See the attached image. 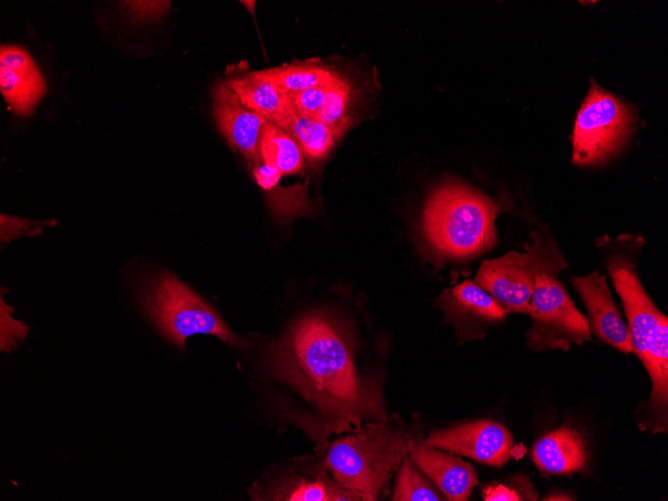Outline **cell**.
<instances>
[{
  "mask_svg": "<svg viewBox=\"0 0 668 501\" xmlns=\"http://www.w3.org/2000/svg\"><path fill=\"white\" fill-rule=\"evenodd\" d=\"M269 366L291 395L285 420L314 443L317 456L325 454L331 435L391 415L382 372L360 369L350 331L325 310L296 319L273 348Z\"/></svg>",
  "mask_w": 668,
  "mask_h": 501,
  "instance_id": "1",
  "label": "cell"
},
{
  "mask_svg": "<svg viewBox=\"0 0 668 501\" xmlns=\"http://www.w3.org/2000/svg\"><path fill=\"white\" fill-rule=\"evenodd\" d=\"M631 237L618 238L607 256V270L620 296L632 339L633 353L644 365L652 384L641 429L668 430V318L654 304L637 273L630 253Z\"/></svg>",
  "mask_w": 668,
  "mask_h": 501,
  "instance_id": "2",
  "label": "cell"
},
{
  "mask_svg": "<svg viewBox=\"0 0 668 501\" xmlns=\"http://www.w3.org/2000/svg\"><path fill=\"white\" fill-rule=\"evenodd\" d=\"M409 435L402 418L391 413L386 421L367 423L329 443L324 461L334 480L361 500H381L409 454Z\"/></svg>",
  "mask_w": 668,
  "mask_h": 501,
  "instance_id": "3",
  "label": "cell"
},
{
  "mask_svg": "<svg viewBox=\"0 0 668 501\" xmlns=\"http://www.w3.org/2000/svg\"><path fill=\"white\" fill-rule=\"evenodd\" d=\"M494 202L457 182H445L429 197L422 231L430 246L454 260L477 256L496 243Z\"/></svg>",
  "mask_w": 668,
  "mask_h": 501,
  "instance_id": "4",
  "label": "cell"
},
{
  "mask_svg": "<svg viewBox=\"0 0 668 501\" xmlns=\"http://www.w3.org/2000/svg\"><path fill=\"white\" fill-rule=\"evenodd\" d=\"M136 290L150 319L164 337L180 349L185 350L186 338L195 334L214 335L235 348H247V341L234 333L205 299L170 271L141 274Z\"/></svg>",
  "mask_w": 668,
  "mask_h": 501,
  "instance_id": "5",
  "label": "cell"
},
{
  "mask_svg": "<svg viewBox=\"0 0 668 501\" xmlns=\"http://www.w3.org/2000/svg\"><path fill=\"white\" fill-rule=\"evenodd\" d=\"M567 262L557 244L545 236L533 235L524 253L485 260L473 282L488 292L506 313L527 314L537 277L544 272L558 274Z\"/></svg>",
  "mask_w": 668,
  "mask_h": 501,
  "instance_id": "6",
  "label": "cell"
},
{
  "mask_svg": "<svg viewBox=\"0 0 668 501\" xmlns=\"http://www.w3.org/2000/svg\"><path fill=\"white\" fill-rule=\"evenodd\" d=\"M634 122L632 109L592 80L575 122L573 161L582 166L605 163L621 149Z\"/></svg>",
  "mask_w": 668,
  "mask_h": 501,
  "instance_id": "7",
  "label": "cell"
},
{
  "mask_svg": "<svg viewBox=\"0 0 668 501\" xmlns=\"http://www.w3.org/2000/svg\"><path fill=\"white\" fill-rule=\"evenodd\" d=\"M557 274L544 272L535 282L527 315L532 325L526 333V347L535 352L560 349L591 341L587 318L576 308Z\"/></svg>",
  "mask_w": 668,
  "mask_h": 501,
  "instance_id": "8",
  "label": "cell"
},
{
  "mask_svg": "<svg viewBox=\"0 0 668 501\" xmlns=\"http://www.w3.org/2000/svg\"><path fill=\"white\" fill-rule=\"evenodd\" d=\"M253 500L355 501L361 497L331 476L323 456H301L269 471L250 489Z\"/></svg>",
  "mask_w": 668,
  "mask_h": 501,
  "instance_id": "9",
  "label": "cell"
},
{
  "mask_svg": "<svg viewBox=\"0 0 668 501\" xmlns=\"http://www.w3.org/2000/svg\"><path fill=\"white\" fill-rule=\"evenodd\" d=\"M422 439L429 446L491 466L505 464L513 447L509 430L490 420L437 429Z\"/></svg>",
  "mask_w": 668,
  "mask_h": 501,
  "instance_id": "10",
  "label": "cell"
},
{
  "mask_svg": "<svg viewBox=\"0 0 668 501\" xmlns=\"http://www.w3.org/2000/svg\"><path fill=\"white\" fill-rule=\"evenodd\" d=\"M434 305L455 330L459 344L483 339L487 330L506 318L504 308L484 289L470 280L444 289Z\"/></svg>",
  "mask_w": 668,
  "mask_h": 501,
  "instance_id": "11",
  "label": "cell"
},
{
  "mask_svg": "<svg viewBox=\"0 0 668 501\" xmlns=\"http://www.w3.org/2000/svg\"><path fill=\"white\" fill-rule=\"evenodd\" d=\"M588 312L590 332L598 339L623 352L632 353V339L607 284L606 277L595 270L586 276L571 278Z\"/></svg>",
  "mask_w": 668,
  "mask_h": 501,
  "instance_id": "12",
  "label": "cell"
},
{
  "mask_svg": "<svg viewBox=\"0 0 668 501\" xmlns=\"http://www.w3.org/2000/svg\"><path fill=\"white\" fill-rule=\"evenodd\" d=\"M212 99L216 124L228 144L251 164L259 165L260 138L268 121L246 108L224 81L215 84Z\"/></svg>",
  "mask_w": 668,
  "mask_h": 501,
  "instance_id": "13",
  "label": "cell"
},
{
  "mask_svg": "<svg viewBox=\"0 0 668 501\" xmlns=\"http://www.w3.org/2000/svg\"><path fill=\"white\" fill-rule=\"evenodd\" d=\"M409 457L450 501H466L477 484V472L452 453L427 445L409 435Z\"/></svg>",
  "mask_w": 668,
  "mask_h": 501,
  "instance_id": "14",
  "label": "cell"
},
{
  "mask_svg": "<svg viewBox=\"0 0 668 501\" xmlns=\"http://www.w3.org/2000/svg\"><path fill=\"white\" fill-rule=\"evenodd\" d=\"M0 90L9 108L20 116H30L45 95L46 82L24 48L1 46Z\"/></svg>",
  "mask_w": 668,
  "mask_h": 501,
  "instance_id": "15",
  "label": "cell"
},
{
  "mask_svg": "<svg viewBox=\"0 0 668 501\" xmlns=\"http://www.w3.org/2000/svg\"><path fill=\"white\" fill-rule=\"evenodd\" d=\"M224 82L246 108L280 128L288 123L295 110L289 94L265 70L228 74Z\"/></svg>",
  "mask_w": 668,
  "mask_h": 501,
  "instance_id": "16",
  "label": "cell"
},
{
  "mask_svg": "<svg viewBox=\"0 0 668 501\" xmlns=\"http://www.w3.org/2000/svg\"><path fill=\"white\" fill-rule=\"evenodd\" d=\"M530 457L544 475H571L585 466L587 452L578 431L561 427L539 439Z\"/></svg>",
  "mask_w": 668,
  "mask_h": 501,
  "instance_id": "17",
  "label": "cell"
},
{
  "mask_svg": "<svg viewBox=\"0 0 668 501\" xmlns=\"http://www.w3.org/2000/svg\"><path fill=\"white\" fill-rule=\"evenodd\" d=\"M259 153L264 164L277 167L283 175L300 173L304 168V154L296 140L272 122L262 130Z\"/></svg>",
  "mask_w": 668,
  "mask_h": 501,
  "instance_id": "18",
  "label": "cell"
},
{
  "mask_svg": "<svg viewBox=\"0 0 668 501\" xmlns=\"http://www.w3.org/2000/svg\"><path fill=\"white\" fill-rule=\"evenodd\" d=\"M281 129L296 140L304 156L312 161L326 158L342 134L324 123L300 115L296 110Z\"/></svg>",
  "mask_w": 668,
  "mask_h": 501,
  "instance_id": "19",
  "label": "cell"
},
{
  "mask_svg": "<svg viewBox=\"0 0 668 501\" xmlns=\"http://www.w3.org/2000/svg\"><path fill=\"white\" fill-rule=\"evenodd\" d=\"M265 71L286 93L326 86L340 76L334 70L318 64L284 65Z\"/></svg>",
  "mask_w": 668,
  "mask_h": 501,
  "instance_id": "20",
  "label": "cell"
},
{
  "mask_svg": "<svg viewBox=\"0 0 668 501\" xmlns=\"http://www.w3.org/2000/svg\"><path fill=\"white\" fill-rule=\"evenodd\" d=\"M391 500L442 501L447 499L407 455L397 471Z\"/></svg>",
  "mask_w": 668,
  "mask_h": 501,
  "instance_id": "21",
  "label": "cell"
},
{
  "mask_svg": "<svg viewBox=\"0 0 668 501\" xmlns=\"http://www.w3.org/2000/svg\"><path fill=\"white\" fill-rule=\"evenodd\" d=\"M350 99L351 85L346 79L339 76L329 85L325 104L314 119L342 133L349 124L346 111L350 105Z\"/></svg>",
  "mask_w": 668,
  "mask_h": 501,
  "instance_id": "22",
  "label": "cell"
},
{
  "mask_svg": "<svg viewBox=\"0 0 668 501\" xmlns=\"http://www.w3.org/2000/svg\"><path fill=\"white\" fill-rule=\"evenodd\" d=\"M329 85L288 93L296 112L314 119L325 104Z\"/></svg>",
  "mask_w": 668,
  "mask_h": 501,
  "instance_id": "23",
  "label": "cell"
},
{
  "mask_svg": "<svg viewBox=\"0 0 668 501\" xmlns=\"http://www.w3.org/2000/svg\"><path fill=\"white\" fill-rule=\"evenodd\" d=\"M253 174L258 185L267 190L276 187L283 175L277 167L264 163L255 166Z\"/></svg>",
  "mask_w": 668,
  "mask_h": 501,
  "instance_id": "24",
  "label": "cell"
},
{
  "mask_svg": "<svg viewBox=\"0 0 668 501\" xmlns=\"http://www.w3.org/2000/svg\"><path fill=\"white\" fill-rule=\"evenodd\" d=\"M484 500L487 501H515L521 500L520 497L504 485L491 486L484 491Z\"/></svg>",
  "mask_w": 668,
  "mask_h": 501,
  "instance_id": "25",
  "label": "cell"
}]
</instances>
